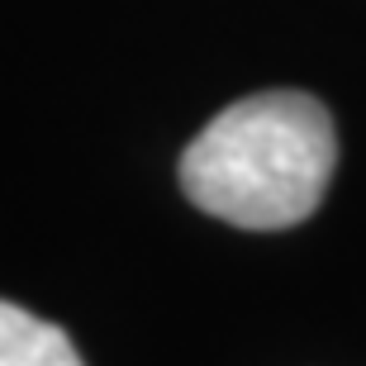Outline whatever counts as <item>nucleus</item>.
<instances>
[{
  "instance_id": "2",
  "label": "nucleus",
  "mask_w": 366,
  "mask_h": 366,
  "mask_svg": "<svg viewBox=\"0 0 366 366\" xmlns=\"http://www.w3.org/2000/svg\"><path fill=\"white\" fill-rule=\"evenodd\" d=\"M0 366H86L57 324L0 300Z\"/></svg>"
},
{
  "instance_id": "1",
  "label": "nucleus",
  "mask_w": 366,
  "mask_h": 366,
  "mask_svg": "<svg viewBox=\"0 0 366 366\" xmlns=\"http://www.w3.org/2000/svg\"><path fill=\"white\" fill-rule=\"evenodd\" d=\"M338 162L328 109L305 91H262L204 124L181 152V190L238 229H290L319 209Z\"/></svg>"
}]
</instances>
